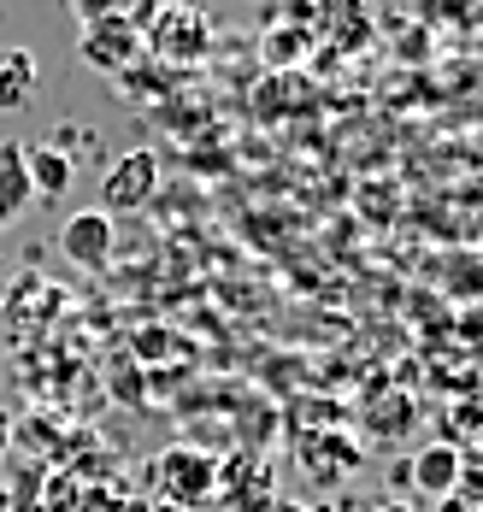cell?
Returning <instances> with one entry per match:
<instances>
[{
  "mask_svg": "<svg viewBox=\"0 0 483 512\" xmlns=\"http://www.w3.org/2000/svg\"><path fill=\"white\" fill-rule=\"evenodd\" d=\"M148 477H154V489H160L165 507L195 512V507H207V501H218V460L201 454V448H183V442L165 448Z\"/></svg>",
  "mask_w": 483,
  "mask_h": 512,
  "instance_id": "cell-1",
  "label": "cell"
},
{
  "mask_svg": "<svg viewBox=\"0 0 483 512\" xmlns=\"http://www.w3.org/2000/svg\"><path fill=\"white\" fill-rule=\"evenodd\" d=\"M160 195V154L154 148H130L107 165L101 177V212L118 218V212H142V206Z\"/></svg>",
  "mask_w": 483,
  "mask_h": 512,
  "instance_id": "cell-2",
  "label": "cell"
},
{
  "mask_svg": "<svg viewBox=\"0 0 483 512\" xmlns=\"http://www.w3.org/2000/svg\"><path fill=\"white\" fill-rule=\"evenodd\" d=\"M142 42L160 53V59H171V65H195L201 53L213 48V24H207V12L201 6H171V12H160L148 30H142Z\"/></svg>",
  "mask_w": 483,
  "mask_h": 512,
  "instance_id": "cell-3",
  "label": "cell"
},
{
  "mask_svg": "<svg viewBox=\"0 0 483 512\" xmlns=\"http://www.w3.org/2000/svg\"><path fill=\"white\" fill-rule=\"evenodd\" d=\"M112 248H118V224H112L101 206L89 212H71L59 224V254L71 259L77 271H107L112 265Z\"/></svg>",
  "mask_w": 483,
  "mask_h": 512,
  "instance_id": "cell-4",
  "label": "cell"
},
{
  "mask_svg": "<svg viewBox=\"0 0 483 512\" xmlns=\"http://www.w3.org/2000/svg\"><path fill=\"white\" fill-rule=\"evenodd\" d=\"M83 65H95V71H124V65H136V53H142V30L130 24V18H95V24H83Z\"/></svg>",
  "mask_w": 483,
  "mask_h": 512,
  "instance_id": "cell-5",
  "label": "cell"
},
{
  "mask_svg": "<svg viewBox=\"0 0 483 512\" xmlns=\"http://www.w3.org/2000/svg\"><path fill=\"white\" fill-rule=\"evenodd\" d=\"M460 477H466V460H460V448H454V442H425V448L413 454V489L430 495V501L454 495V489H460Z\"/></svg>",
  "mask_w": 483,
  "mask_h": 512,
  "instance_id": "cell-6",
  "label": "cell"
},
{
  "mask_svg": "<svg viewBox=\"0 0 483 512\" xmlns=\"http://www.w3.org/2000/svg\"><path fill=\"white\" fill-rule=\"evenodd\" d=\"M24 171H30V189H36V201H65V195H71V183H77V159L65 154L59 142L24 148Z\"/></svg>",
  "mask_w": 483,
  "mask_h": 512,
  "instance_id": "cell-7",
  "label": "cell"
},
{
  "mask_svg": "<svg viewBox=\"0 0 483 512\" xmlns=\"http://www.w3.org/2000/svg\"><path fill=\"white\" fill-rule=\"evenodd\" d=\"M30 206H36V189L24 171V142H0V224L24 218Z\"/></svg>",
  "mask_w": 483,
  "mask_h": 512,
  "instance_id": "cell-8",
  "label": "cell"
},
{
  "mask_svg": "<svg viewBox=\"0 0 483 512\" xmlns=\"http://www.w3.org/2000/svg\"><path fill=\"white\" fill-rule=\"evenodd\" d=\"M42 71H36V53L30 48H0V112H18V106L36 95Z\"/></svg>",
  "mask_w": 483,
  "mask_h": 512,
  "instance_id": "cell-9",
  "label": "cell"
},
{
  "mask_svg": "<svg viewBox=\"0 0 483 512\" xmlns=\"http://www.w3.org/2000/svg\"><path fill=\"white\" fill-rule=\"evenodd\" d=\"M77 12H83V24H95V18H130L136 12V0H71Z\"/></svg>",
  "mask_w": 483,
  "mask_h": 512,
  "instance_id": "cell-10",
  "label": "cell"
},
{
  "mask_svg": "<svg viewBox=\"0 0 483 512\" xmlns=\"http://www.w3.org/2000/svg\"><path fill=\"white\" fill-rule=\"evenodd\" d=\"M6 448H12V418H6V407H0V460H6Z\"/></svg>",
  "mask_w": 483,
  "mask_h": 512,
  "instance_id": "cell-11",
  "label": "cell"
},
{
  "mask_svg": "<svg viewBox=\"0 0 483 512\" xmlns=\"http://www.w3.org/2000/svg\"><path fill=\"white\" fill-rule=\"evenodd\" d=\"M154 512H183V507H165V501H160V507H154Z\"/></svg>",
  "mask_w": 483,
  "mask_h": 512,
  "instance_id": "cell-12",
  "label": "cell"
},
{
  "mask_svg": "<svg viewBox=\"0 0 483 512\" xmlns=\"http://www.w3.org/2000/svg\"><path fill=\"white\" fill-rule=\"evenodd\" d=\"M0 230H6V224H0Z\"/></svg>",
  "mask_w": 483,
  "mask_h": 512,
  "instance_id": "cell-13",
  "label": "cell"
}]
</instances>
